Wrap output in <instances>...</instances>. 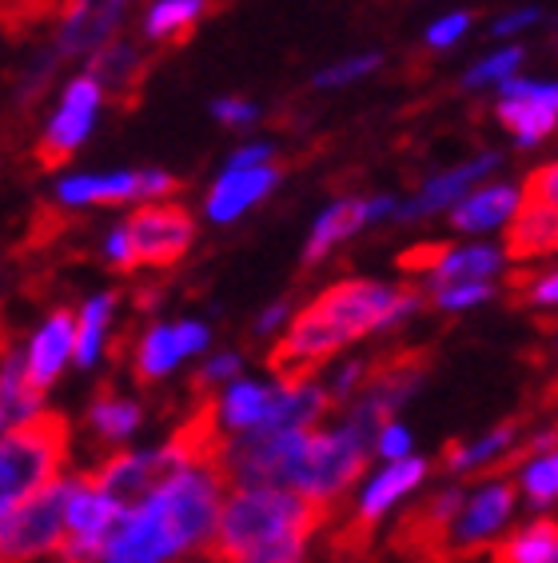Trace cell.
<instances>
[{
  "instance_id": "6da1fadb",
  "label": "cell",
  "mask_w": 558,
  "mask_h": 563,
  "mask_svg": "<svg viewBox=\"0 0 558 563\" xmlns=\"http://www.w3.org/2000/svg\"><path fill=\"white\" fill-rule=\"evenodd\" d=\"M332 508L283 488H236L220 508L212 540L204 543V563H247L276 548H295L312 540L327 523Z\"/></svg>"
},
{
  "instance_id": "7a4b0ae2",
  "label": "cell",
  "mask_w": 558,
  "mask_h": 563,
  "mask_svg": "<svg viewBox=\"0 0 558 563\" xmlns=\"http://www.w3.org/2000/svg\"><path fill=\"white\" fill-rule=\"evenodd\" d=\"M72 448V428L60 412H36L0 440V528L24 499L60 479Z\"/></svg>"
},
{
  "instance_id": "3957f363",
  "label": "cell",
  "mask_w": 558,
  "mask_h": 563,
  "mask_svg": "<svg viewBox=\"0 0 558 563\" xmlns=\"http://www.w3.org/2000/svg\"><path fill=\"white\" fill-rule=\"evenodd\" d=\"M423 308V292L415 288H395V284L379 280H339L332 288H323L303 312L320 320L339 347L351 340L371 336V332H391L403 320Z\"/></svg>"
},
{
  "instance_id": "277c9868",
  "label": "cell",
  "mask_w": 558,
  "mask_h": 563,
  "mask_svg": "<svg viewBox=\"0 0 558 563\" xmlns=\"http://www.w3.org/2000/svg\"><path fill=\"white\" fill-rule=\"evenodd\" d=\"M367 455H371V448L359 444L344 423L335 432H315L312 428L300 440L295 455H291L288 476H283V492H295V496L332 508V499L344 496L355 479L364 476Z\"/></svg>"
},
{
  "instance_id": "5b68a950",
  "label": "cell",
  "mask_w": 558,
  "mask_h": 563,
  "mask_svg": "<svg viewBox=\"0 0 558 563\" xmlns=\"http://www.w3.org/2000/svg\"><path fill=\"white\" fill-rule=\"evenodd\" d=\"M65 504L68 479H56L24 499L0 528V563H36L44 555H60L68 540Z\"/></svg>"
},
{
  "instance_id": "8992f818",
  "label": "cell",
  "mask_w": 558,
  "mask_h": 563,
  "mask_svg": "<svg viewBox=\"0 0 558 563\" xmlns=\"http://www.w3.org/2000/svg\"><path fill=\"white\" fill-rule=\"evenodd\" d=\"M183 472L180 464L172 460L168 448H156V452H116L108 455L97 472H88L92 488L100 492L108 508L116 516H132L136 508H144L156 488H164L168 479Z\"/></svg>"
},
{
  "instance_id": "52a82bcc",
  "label": "cell",
  "mask_w": 558,
  "mask_h": 563,
  "mask_svg": "<svg viewBox=\"0 0 558 563\" xmlns=\"http://www.w3.org/2000/svg\"><path fill=\"white\" fill-rule=\"evenodd\" d=\"M129 249H132V268H176L196 244V217L183 205H140L129 220Z\"/></svg>"
},
{
  "instance_id": "ba28073f",
  "label": "cell",
  "mask_w": 558,
  "mask_h": 563,
  "mask_svg": "<svg viewBox=\"0 0 558 563\" xmlns=\"http://www.w3.org/2000/svg\"><path fill=\"white\" fill-rule=\"evenodd\" d=\"M100 109H104L100 88L92 85L85 73L72 76V80L65 85V92H60L56 112L48 117V124H44L41 141L33 144L36 168H41V173H56L60 164L72 161V152L92 136V129H97Z\"/></svg>"
},
{
  "instance_id": "9c48e42d",
  "label": "cell",
  "mask_w": 558,
  "mask_h": 563,
  "mask_svg": "<svg viewBox=\"0 0 558 563\" xmlns=\"http://www.w3.org/2000/svg\"><path fill=\"white\" fill-rule=\"evenodd\" d=\"M180 192V180L164 168H120V173H76L56 185V205L92 208V205H156Z\"/></svg>"
},
{
  "instance_id": "30bf717a",
  "label": "cell",
  "mask_w": 558,
  "mask_h": 563,
  "mask_svg": "<svg viewBox=\"0 0 558 563\" xmlns=\"http://www.w3.org/2000/svg\"><path fill=\"white\" fill-rule=\"evenodd\" d=\"M427 476V460L423 455H408V460H395V464H387L371 484H367L364 499H359V511H355V520L347 531L335 536V552H364L367 540H371V531L376 523L383 520L387 511L395 508L399 499L415 492Z\"/></svg>"
},
{
  "instance_id": "8fae6325",
  "label": "cell",
  "mask_w": 558,
  "mask_h": 563,
  "mask_svg": "<svg viewBox=\"0 0 558 563\" xmlns=\"http://www.w3.org/2000/svg\"><path fill=\"white\" fill-rule=\"evenodd\" d=\"M148 73H152V56L132 36H120V33L104 48H97L85 68L88 80L100 88V97L112 100L120 112H132L140 104V92H144Z\"/></svg>"
},
{
  "instance_id": "7c38bea8",
  "label": "cell",
  "mask_w": 558,
  "mask_h": 563,
  "mask_svg": "<svg viewBox=\"0 0 558 563\" xmlns=\"http://www.w3.org/2000/svg\"><path fill=\"white\" fill-rule=\"evenodd\" d=\"M129 9L132 0H65L53 41L56 56L76 60V56H92L97 48H104L120 33V21Z\"/></svg>"
},
{
  "instance_id": "4fadbf2b",
  "label": "cell",
  "mask_w": 558,
  "mask_h": 563,
  "mask_svg": "<svg viewBox=\"0 0 558 563\" xmlns=\"http://www.w3.org/2000/svg\"><path fill=\"white\" fill-rule=\"evenodd\" d=\"M499 164H503V152H483V156H471V161L455 164V168H447V173L431 176L427 185L418 188L415 200H408V205L395 208L399 224H415V220H427L435 217V212H443V208H455L467 192H475V185H483L487 176L499 173Z\"/></svg>"
},
{
  "instance_id": "5bb4252c",
  "label": "cell",
  "mask_w": 558,
  "mask_h": 563,
  "mask_svg": "<svg viewBox=\"0 0 558 563\" xmlns=\"http://www.w3.org/2000/svg\"><path fill=\"white\" fill-rule=\"evenodd\" d=\"M511 511H515V484L487 479L483 488L462 499V508L455 511L451 528H447V543H451L455 552H471L483 540H491L494 531L506 528Z\"/></svg>"
},
{
  "instance_id": "9a60e30c",
  "label": "cell",
  "mask_w": 558,
  "mask_h": 563,
  "mask_svg": "<svg viewBox=\"0 0 558 563\" xmlns=\"http://www.w3.org/2000/svg\"><path fill=\"white\" fill-rule=\"evenodd\" d=\"M279 168L276 164H264V168H224V173L215 176V185L208 188V200H204V217L212 224H232L247 212V208H256L264 196H271V188L279 185Z\"/></svg>"
},
{
  "instance_id": "2e32d148",
  "label": "cell",
  "mask_w": 558,
  "mask_h": 563,
  "mask_svg": "<svg viewBox=\"0 0 558 563\" xmlns=\"http://www.w3.org/2000/svg\"><path fill=\"white\" fill-rule=\"evenodd\" d=\"M72 344H76V316L72 308H53L48 320L36 328L33 344L24 352V376L33 384L36 391H48L60 379L65 372L68 356H72Z\"/></svg>"
},
{
  "instance_id": "e0dca14e",
  "label": "cell",
  "mask_w": 558,
  "mask_h": 563,
  "mask_svg": "<svg viewBox=\"0 0 558 563\" xmlns=\"http://www.w3.org/2000/svg\"><path fill=\"white\" fill-rule=\"evenodd\" d=\"M523 205V188L511 185V180H494V185H483L467 192L459 205L451 208V228L455 232H494V228L511 224V217Z\"/></svg>"
},
{
  "instance_id": "ac0fdd59",
  "label": "cell",
  "mask_w": 558,
  "mask_h": 563,
  "mask_svg": "<svg viewBox=\"0 0 558 563\" xmlns=\"http://www.w3.org/2000/svg\"><path fill=\"white\" fill-rule=\"evenodd\" d=\"M550 252H558V212L523 200L518 212L511 217V224H506L503 256H511V261H535V256H550Z\"/></svg>"
},
{
  "instance_id": "d6986e66",
  "label": "cell",
  "mask_w": 558,
  "mask_h": 563,
  "mask_svg": "<svg viewBox=\"0 0 558 563\" xmlns=\"http://www.w3.org/2000/svg\"><path fill=\"white\" fill-rule=\"evenodd\" d=\"M359 228H367L364 217V200H355V196H344V200H335L327 205L315 217L312 224V236L303 244V268H315L320 261H327V252L339 249L344 240H351Z\"/></svg>"
},
{
  "instance_id": "ffe728a7",
  "label": "cell",
  "mask_w": 558,
  "mask_h": 563,
  "mask_svg": "<svg viewBox=\"0 0 558 563\" xmlns=\"http://www.w3.org/2000/svg\"><path fill=\"white\" fill-rule=\"evenodd\" d=\"M208 9H212V0H152L140 33L152 44L176 48V44H183L196 33V24L204 21Z\"/></svg>"
},
{
  "instance_id": "44dd1931",
  "label": "cell",
  "mask_w": 558,
  "mask_h": 563,
  "mask_svg": "<svg viewBox=\"0 0 558 563\" xmlns=\"http://www.w3.org/2000/svg\"><path fill=\"white\" fill-rule=\"evenodd\" d=\"M506 268L503 249L494 244H467V249H447L435 268H431V288H447V284H471V280H491Z\"/></svg>"
},
{
  "instance_id": "7402d4cb",
  "label": "cell",
  "mask_w": 558,
  "mask_h": 563,
  "mask_svg": "<svg viewBox=\"0 0 558 563\" xmlns=\"http://www.w3.org/2000/svg\"><path fill=\"white\" fill-rule=\"evenodd\" d=\"M41 404L44 396L24 376V352H12L9 347L0 356V423L16 428V423L33 420L36 412H44Z\"/></svg>"
},
{
  "instance_id": "603a6c76",
  "label": "cell",
  "mask_w": 558,
  "mask_h": 563,
  "mask_svg": "<svg viewBox=\"0 0 558 563\" xmlns=\"http://www.w3.org/2000/svg\"><path fill=\"white\" fill-rule=\"evenodd\" d=\"M271 396H276V388H264L256 379H232L220 396V428L236 435L259 428L271 408Z\"/></svg>"
},
{
  "instance_id": "cb8c5ba5",
  "label": "cell",
  "mask_w": 558,
  "mask_h": 563,
  "mask_svg": "<svg viewBox=\"0 0 558 563\" xmlns=\"http://www.w3.org/2000/svg\"><path fill=\"white\" fill-rule=\"evenodd\" d=\"M183 360L180 344H176V328L172 324H152L144 336H140L136 356H132V379L140 388H152L160 384L168 372Z\"/></svg>"
},
{
  "instance_id": "d4e9b609",
  "label": "cell",
  "mask_w": 558,
  "mask_h": 563,
  "mask_svg": "<svg viewBox=\"0 0 558 563\" xmlns=\"http://www.w3.org/2000/svg\"><path fill=\"white\" fill-rule=\"evenodd\" d=\"M491 563H558V520H535L518 528L491 552Z\"/></svg>"
},
{
  "instance_id": "484cf974",
  "label": "cell",
  "mask_w": 558,
  "mask_h": 563,
  "mask_svg": "<svg viewBox=\"0 0 558 563\" xmlns=\"http://www.w3.org/2000/svg\"><path fill=\"white\" fill-rule=\"evenodd\" d=\"M116 300L120 292H100L85 303V312L76 316V344H72V356L80 368H92L104 352V336H108V320L116 312Z\"/></svg>"
},
{
  "instance_id": "4316f807",
  "label": "cell",
  "mask_w": 558,
  "mask_h": 563,
  "mask_svg": "<svg viewBox=\"0 0 558 563\" xmlns=\"http://www.w3.org/2000/svg\"><path fill=\"white\" fill-rule=\"evenodd\" d=\"M494 117L511 136H515L518 148H535L558 129V112L543 109V104H526V100H499L494 104Z\"/></svg>"
},
{
  "instance_id": "83f0119b",
  "label": "cell",
  "mask_w": 558,
  "mask_h": 563,
  "mask_svg": "<svg viewBox=\"0 0 558 563\" xmlns=\"http://www.w3.org/2000/svg\"><path fill=\"white\" fill-rule=\"evenodd\" d=\"M88 428L116 444V440H129L132 432L140 428V404L129 400V396H116L112 388H100L97 400L88 404Z\"/></svg>"
},
{
  "instance_id": "f1b7e54d",
  "label": "cell",
  "mask_w": 558,
  "mask_h": 563,
  "mask_svg": "<svg viewBox=\"0 0 558 563\" xmlns=\"http://www.w3.org/2000/svg\"><path fill=\"white\" fill-rule=\"evenodd\" d=\"M518 428L515 423H503V428H494L487 432L483 440H475V444H462L447 452V467L451 472H479L487 464H499V455H506V448L515 444Z\"/></svg>"
},
{
  "instance_id": "f546056e",
  "label": "cell",
  "mask_w": 558,
  "mask_h": 563,
  "mask_svg": "<svg viewBox=\"0 0 558 563\" xmlns=\"http://www.w3.org/2000/svg\"><path fill=\"white\" fill-rule=\"evenodd\" d=\"M60 9L65 0H0V33L9 41H24L44 21H53Z\"/></svg>"
},
{
  "instance_id": "4dcf8cb0",
  "label": "cell",
  "mask_w": 558,
  "mask_h": 563,
  "mask_svg": "<svg viewBox=\"0 0 558 563\" xmlns=\"http://www.w3.org/2000/svg\"><path fill=\"white\" fill-rule=\"evenodd\" d=\"M526 60V48L523 44H506V48H499V53L483 56L475 68H467V76H462V88H487V85H503V80H511V76L518 73V65Z\"/></svg>"
},
{
  "instance_id": "1f68e13d",
  "label": "cell",
  "mask_w": 558,
  "mask_h": 563,
  "mask_svg": "<svg viewBox=\"0 0 558 563\" xmlns=\"http://www.w3.org/2000/svg\"><path fill=\"white\" fill-rule=\"evenodd\" d=\"M379 68H383V56H379V53L347 56V60H335V65L320 68V73L312 76V88H315V92H332V88L355 85V80H364V76L379 73Z\"/></svg>"
},
{
  "instance_id": "d6a6232c",
  "label": "cell",
  "mask_w": 558,
  "mask_h": 563,
  "mask_svg": "<svg viewBox=\"0 0 558 563\" xmlns=\"http://www.w3.org/2000/svg\"><path fill=\"white\" fill-rule=\"evenodd\" d=\"M494 296L491 280H471V284H447V288H431V303L443 312H467L475 303H487Z\"/></svg>"
},
{
  "instance_id": "836d02e7",
  "label": "cell",
  "mask_w": 558,
  "mask_h": 563,
  "mask_svg": "<svg viewBox=\"0 0 558 563\" xmlns=\"http://www.w3.org/2000/svg\"><path fill=\"white\" fill-rule=\"evenodd\" d=\"M239 368H244V360L236 356V352H220V356H212L204 364V368L192 376V400H200V396H212L220 384H232V379L239 376Z\"/></svg>"
},
{
  "instance_id": "e575fe53",
  "label": "cell",
  "mask_w": 558,
  "mask_h": 563,
  "mask_svg": "<svg viewBox=\"0 0 558 563\" xmlns=\"http://www.w3.org/2000/svg\"><path fill=\"white\" fill-rule=\"evenodd\" d=\"M518 484H523V496L531 499L535 508L558 499V476H555V464H550V452L531 460V464L523 467V479H518Z\"/></svg>"
},
{
  "instance_id": "d590c367",
  "label": "cell",
  "mask_w": 558,
  "mask_h": 563,
  "mask_svg": "<svg viewBox=\"0 0 558 563\" xmlns=\"http://www.w3.org/2000/svg\"><path fill=\"white\" fill-rule=\"evenodd\" d=\"M499 100H526V104H543L558 112V80H523L511 76L499 85Z\"/></svg>"
},
{
  "instance_id": "8d00e7d4",
  "label": "cell",
  "mask_w": 558,
  "mask_h": 563,
  "mask_svg": "<svg viewBox=\"0 0 558 563\" xmlns=\"http://www.w3.org/2000/svg\"><path fill=\"white\" fill-rule=\"evenodd\" d=\"M208 112H212L224 129H252V124L264 117V109L247 97H215L212 104H208Z\"/></svg>"
},
{
  "instance_id": "74e56055",
  "label": "cell",
  "mask_w": 558,
  "mask_h": 563,
  "mask_svg": "<svg viewBox=\"0 0 558 563\" xmlns=\"http://www.w3.org/2000/svg\"><path fill=\"white\" fill-rule=\"evenodd\" d=\"M471 21L475 16L467 9H455V12H447V16H439V21H431L423 41H427V48H451V44H459L462 36H467Z\"/></svg>"
},
{
  "instance_id": "f35d334b",
  "label": "cell",
  "mask_w": 558,
  "mask_h": 563,
  "mask_svg": "<svg viewBox=\"0 0 558 563\" xmlns=\"http://www.w3.org/2000/svg\"><path fill=\"white\" fill-rule=\"evenodd\" d=\"M523 200H531V205H543V208H555V212H558V161L555 164H538L535 173L526 176Z\"/></svg>"
},
{
  "instance_id": "ab89813d",
  "label": "cell",
  "mask_w": 558,
  "mask_h": 563,
  "mask_svg": "<svg viewBox=\"0 0 558 563\" xmlns=\"http://www.w3.org/2000/svg\"><path fill=\"white\" fill-rule=\"evenodd\" d=\"M376 452L383 455V460H391V464H395V460H408L411 455V432L399 420L383 423L379 435H376Z\"/></svg>"
},
{
  "instance_id": "60d3db41",
  "label": "cell",
  "mask_w": 558,
  "mask_h": 563,
  "mask_svg": "<svg viewBox=\"0 0 558 563\" xmlns=\"http://www.w3.org/2000/svg\"><path fill=\"white\" fill-rule=\"evenodd\" d=\"M543 21V9H535V4H523V9H515V12H503V16H494V24H491V36H518V33H526V29H535V24Z\"/></svg>"
},
{
  "instance_id": "b9f144b4",
  "label": "cell",
  "mask_w": 558,
  "mask_h": 563,
  "mask_svg": "<svg viewBox=\"0 0 558 563\" xmlns=\"http://www.w3.org/2000/svg\"><path fill=\"white\" fill-rule=\"evenodd\" d=\"M523 284V300L535 303V308H558V268L543 272L535 280H518Z\"/></svg>"
},
{
  "instance_id": "7bdbcfd3",
  "label": "cell",
  "mask_w": 558,
  "mask_h": 563,
  "mask_svg": "<svg viewBox=\"0 0 558 563\" xmlns=\"http://www.w3.org/2000/svg\"><path fill=\"white\" fill-rule=\"evenodd\" d=\"M176 328V344H180L183 356H200L208 344H212V332H208V324H200V320H180Z\"/></svg>"
},
{
  "instance_id": "ee69618b",
  "label": "cell",
  "mask_w": 558,
  "mask_h": 563,
  "mask_svg": "<svg viewBox=\"0 0 558 563\" xmlns=\"http://www.w3.org/2000/svg\"><path fill=\"white\" fill-rule=\"evenodd\" d=\"M271 156H276V144L252 141V144H244V148L232 152L224 168H264V164H271Z\"/></svg>"
},
{
  "instance_id": "f6af8a7d",
  "label": "cell",
  "mask_w": 558,
  "mask_h": 563,
  "mask_svg": "<svg viewBox=\"0 0 558 563\" xmlns=\"http://www.w3.org/2000/svg\"><path fill=\"white\" fill-rule=\"evenodd\" d=\"M443 256H447V244H418V249H411V252L399 256V268L403 272H431Z\"/></svg>"
},
{
  "instance_id": "bcb514c9",
  "label": "cell",
  "mask_w": 558,
  "mask_h": 563,
  "mask_svg": "<svg viewBox=\"0 0 558 563\" xmlns=\"http://www.w3.org/2000/svg\"><path fill=\"white\" fill-rule=\"evenodd\" d=\"M104 256L116 272H136V268H132V249H129V232H124V224H116L112 232H108Z\"/></svg>"
},
{
  "instance_id": "7dc6e473",
  "label": "cell",
  "mask_w": 558,
  "mask_h": 563,
  "mask_svg": "<svg viewBox=\"0 0 558 563\" xmlns=\"http://www.w3.org/2000/svg\"><path fill=\"white\" fill-rule=\"evenodd\" d=\"M288 316H291V303L288 300H276L271 308H264V312H259V320H256V336H271V332H276V328L288 320Z\"/></svg>"
},
{
  "instance_id": "c3c4849f",
  "label": "cell",
  "mask_w": 558,
  "mask_h": 563,
  "mask_svg": "<svg viewBox=\"0 0 558 563\" xmlns=\"http://www.w3.org/2000/svg\"><path fill=\"white\" fill-rule=\"evenodd\" d=\"M308 560V548L303 543H295V548H276V552H264L256 555V560H247V563H303Z\"/></svg>"
},
{
  "instance_id": "681fc988",
  "label": "cell",
  "mask_w": 558,
  "mask_h": 563,
  "mask_svg": "<svg viewBox=\"0 0 558 563\" xmlns=\"http://www.w3.org/2000/svg\"><path fill=\"white\" fill-rule=\"evenodd\" d=\"M9 352V332H4V324H0V356Z\"/></svg>"
},
{
  "instance_id": "f907efd6",
  "label": "cell",
  "mask_w": 558,
  "mask_h": 563,
  "mask_svg": "<svg viewBox=\"0 0 558 563\" xmlns=\"http://www.w3.org/2000/svg\"><path fill=\"white\" fill-rule=\"evenodd\" d=\"M550 464H555V476H558V452H550Z\"/></svg>"
}]
</instances>
